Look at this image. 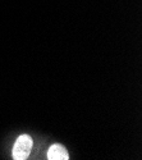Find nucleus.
<instances>
[{"instance_id": "f257e3e1", "label": "nucleus", "mask_w": 142, "mask_h": 160, "mask_svg": "<svg viewBox=\"0 0 142 160\" xmlns=\"http://www.w3.org/2000/svg\"><path fill=\"white\" fill-rule=\"evenodd\" d=\"M32 146H33V141L30 136L27 135L19 136L14 143V148H13V159L16 160L27 159L32 151Z\"/></svg>"}, {"instance_id": "f03ea898", "label": "nucleus", "mask_w": 142, "mask_h": 160, "mask_svg": "<svg viewBox=\"0 0 142 160\" xmlns=\"http://www.w3.org/2000/svg\"><path fill=\"white\" fill-rule=\"evenodd\" d=\"M47 159H50V160H68L69 159V155H68L67 149L64 148L63 145L55 143V145H53L49 149V151H47Z\"/></svg>"}]
</instances>
